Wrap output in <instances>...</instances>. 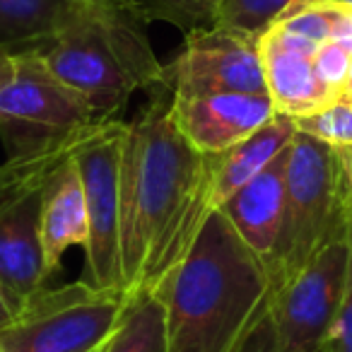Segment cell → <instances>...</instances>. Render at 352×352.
Masks as SVG:
<instances>
[{
    "mask_svg": "<svg viewBox=\"0 0 352 352\" xmlns=\"http://www.w3.org/2000/svg\"><path fill=\"white\" fill-rule=\"evenodd\" d=\"M155 294L164 307L166 352H236L270 311L273 280L215 210Z\"/></svg>",
    "mask_w": 352,
    "mask_h": 352,
    "instance_id": "7a4b0ae2",
    "label": "cell"
},
{
    "mask_svg": "<svg viewBox=\"0 0 352 352\" xmlns=\"http://www.w3.org/2000/svg\"><path fill=\"white\" fill-rule=\"evenodd\" d=\"M261 58H263L265 87L275 104V111L289 118L311 116V113L326 109L336 99L314 68L311 51H304L280 36L270 27L258 41Z\"/></svg>",
    "mask_w": 352,
    "mask_h": 352,
    "instance_id": "4fadbf2b",
    "label": "cell"
},
{
    "mask_svg": "<svg viewBox=\"0 0 352 352\" xmlns=\"http://www.w3.org/2000/svg\"><path fill=\"white\" fill-rule=\"evenodd\" d=\"M311 3H338V6L352 8V0H294L289 10H294V8H302V6H311Z\"/></svg>",
    "mask_w": 352,
    "mask_h": 352,
    "instance_id": "484cf974",
    "label": "cell"
},
{
    "mask_svg": "<svg viewBox=\"0 0 352 352\" xmlns=\"http://www.w3.org/2000/svg\"><path fill=\"white\" fill-rule=\"evenodd\" d=\"M142 20L174 25L184 34L215 27L222 0H131Z\"/></svg>",
    "mask_w": 352,
    "mask_h": 352,
    "instance_id": "ac0fdd59",
    "label": "cell"
},
{
    "mask_svg": "<svg viewBox=\"0 0 352 352\" xmlns=\"http://www.w3.org/2000/svg\"><path fill=\"white\" fill-rule=\"evenodd\" d=\"M292 145V142H289ZM289 147L220 208L246 246L268 265L283 230Z\"/></svg>",
    "mask_w": 352,
    "mask_h": 352,
    "instance_id": "7c38bea8",
    "label": "cell"
},
{
    "mask_svg": "<svg viewBox=\"0 0 352 352\" xmlns=\"http://www.w3.org/2000/svg\"><path fill=\"white\" fill-rule=\"evenodd\" d=\"M342 162V171H345V184H347V193H350V208H352V147H342L338 150Z\"/></svg>",
    "mask_w": 352,
    "mask_h": 352,
    "instance_id": "d4e9b609",
    "label": "cell"
},
{
    "mask_svg": "<svg viewBox=\"0 0 352 352\" xmlns=\"http://www.w3.org/2000/svg\"><path fill=\"white\" fill-rule=\"evenodd\" d=\"M145 25L131 0H78L56 34L34 51L87 99L99 121H118L133 94L164 85V65Z\"/></svg>",
    "mask_w": 352,
    "mask_h": 352,
    "instance_id": "3957f363",
    "label": "cell"
},
{
    "mask_svg": "<svg viewBox=\"0 0 352 352\" xmlns=\"http://www.w3.org/2000/svg\"><path fill=\"white\" fill-rule=\"evenodd\" d=\"M294 135H297L294 118L278 113L246 140L236 142L220 155H212V208L220 210L239 188H244L251 179H256L280 152L287 150Z\"/></svg>",
    "mask_w": 352,
    "mask_h": 352,
    "instance_id": "9a60e30c",
    "label": "cell"
},
{
    "mask_svg": "<svg viewBox=\"0 0 352 352\" xmlns=\"http://www.w3.org/2000/svg\"><path fill=\"white\" fill-rule=\"evenodd\" d=\"M157 89L123 135L121 278L128 294L155 292L215 212L212 155L198 152L182 135L169 92Z\"/></svg>",
    "mask_w": 352,
    "mask_h": 352,
    "instance_id": "6da1fadb",
    "label": "cell"
},
{
    "mask_svg": "<svg viewBox=\"0 0 352 352\" xmlns=\"http://www.w3.org/2000/svg\"><path fill=\"white\" fill-rule=\"evenodd\" d=\"M0 352H6V350H3V345H0Z\"/></svg>",
    "mask_w": 352,
    "mask_h": 352,
    "instance_id": "f1b7e54d",
    "label": "cell"
},
{
    "mask_svg": "<svg viewBox=\"0 0 352 352\" xmlns=\"http://www.w3.org/2000/svg\"><path fill=\"white\" fill-rule=\"evenodd\" d=\"M17 314H20V307H17L15 299L6 292V287L0 285V331L10 326V323L15 321Z\"/></svg>",
    "mask_w": 352,
    "mask_h": 352,
    "instance_id": "cb8c5ba5",
    "label": "cell"
},
{
    "mask_svg": "<svg viewBox=\"0 0 352 352\" xmlns=\"http://www.w3.org/2000/svg\"><path fill=\"white\" fill-rule=\"evenodd\" d=\"M294 128H297V133L326 142L333 150L352 147V97L342 94L340 99L328 104L321 111L294 118Z\"/></svg>",
    "mask_w": 352,
    "mask_h": 352,
    "instance_id": "ffe728a7",
    "label": "cell"
},
{
    "mask_svg": "<svg viewBox=\"0 0 352 352\" xmlns=\"http://www.w3.org/2000/svg\"><path fill=\"white\" fill-rule=\"evenodd\" d=\"M41 188L0 206V285L20 309L49 280L41 244Z\"/></svg>",
    "mask_w": 352,
    "mask_h": 352,
    "instance_id": "8fae6325",
    "label": "cell"
},
{
    "mask_svg": "<svg viewBox=\"0 0 352 352\" xmlns=\"http://www.w3.org/2000/svg\"><path fill=\"white\" fill-rule=\"evenodd\" d=\"M169 109L182 135L203 155L230 150L278 116L270 94L232 92L196 99L171 97Z\"/></svg>",
    "mask_w": 352,
    "mask_h": 352,
    "instance_id": "30bf717a",
    "label": "cell"
},
{
    "mask_svg": "<svg viewBox=\"0 0 352 352\" xmlns=\"http://www.w3.org/2000/svg\"><path fill=\"white\" fill-rule=\"evenodd\" d=\"M97 126L102 121L87 99L34 49L10 51L0 73V138L8 160L70 150Z\"/></svg>",
    "mask_w": 352,
    "mask_h": 352,
    "instance_id": "277c9868",
    "label": "cell"
},
{
    "mask_svg": "<svg viewBox=\"0 0 352 352\" xmlns=\"http://www.w3.org/2000/svg\"><path fill=\"white\" fill-rule=\"evenodd\" d=\"M41 244L49 278L60 270V261L70 246L87 249L89 244L87 201L73 152L58 162L41 188Z\"/></svg>",
    "mask_w": 352,
    "mask_h": 352,
    "instance_id": "5bb4252c",
    "label": "cell"
},
{
    "mask_svg": "<svg viewBox=\"0 0 352 352\" xmlns=\"http://www.w3.org/2000/svg\"><path fill=\"white\" fill-rule=\"evenodd\" d=\"M345 97H352V63H350V73H347V82H345Z\"/></svg>",
    "mask_w": 352,
    "mask_h": 352,
    "instance_id": "4316f807",
    "label": "cell"
},
{
    "mask_svg": "<svg viewBox=\"0 0 352 352\" xmlns=\"http://www.w3.org/2000/svg\"><path fill=\"white\" fill-rule=\"evenodd\" d=\"M258 41L225 27L188 32L174 60L164 65L162 87L176 99L268 94Z\"/></svg>",
    "mask_w": 352,
    "mask_h": 352,
    "instance_id": "9c48e42d",
    "label": "cell"
},
{
    "mask_svg": "<svg viewBox=\"0 0 352 352\" xmlns=\"http://www.w3.org/2000/svg\"><path fill=\"white\" fill-rule=\"evenodd\" d=\"M102 352H166L162 299L155 292L135 294L126 318Z\"/></svg>",
    "mask_w": 352,
    "mask_h": 352,
    "instance_id": "e0dca14e",
    "label": "cell"
},
{
    "mask_svg": "<svg viewBox=\"0 0 352 352\" xmlns=\"http://www.w3.org/2000/svg\"><path fill=\"white\" fill-rule=\"evenodd\" d=\"M321 352H352V261L340 309H338L336 318H333L331 328H328Z\"/></svg>",
    "mask_w": 352,
    "mask_h": 352,
    "instance_id": "7402d4cb",
    "label": "cell"
},
{
    "mask_svg": "<svg viewBox=\"0 0 352 352\" xmlns=\"http://www.w3.org/2000/svg\"><path fill=\"white\" fill-rule=\"evenodd\" d=\"M8 56H10V51L0 49V73H3V68H6V63H8Z\"/></svg>",
    "mask_w": 352,
    "mask_h": 352,
    "instance_id": "83f0119b",
    "label": "cell"
},
{
    "mask_svg": "<svg viewBox=\"0 0 352 352\" xmlns=\"http://www.w3.org/2000/svg\"><path fill=\"white\" fill-rule=\"evenodd\" d=\"M350 63H352V46L342 44V41H336V39L323 44L321 49L316 51V56H314L316 75L333 94H338V97L345 94Z\"/></svg>",
    "mask_w": 352,
    "mask_h": 352,
    "instance_id": "44dd1931",
    "label": "cell"
},
{
    "mask_svg": "<svg viewBox=\"0 0 352 352\" xmlns=\"http://www.w3.org/2000/svg\"><path fill=\"white\" fill-rule=\"evenodd\" d=\"M126 123L109 121L92 128L75 145L73 160L82 179L89 217L87 283L121 289V155Z\"/></svg>",
    "mask_w": 352,
    "mask_h": 352,
    "instance_id": "52a82bcc",
    "label": "cell"
},
{
    "mask_svg": "<svg viewBox=\"0 0 352 352\" xmlns=\"http://www.w3.org/2000/svg\"><path fill=\"white\" fill-rule=\"evenodd\" d=\"M236 352H285L278 342V333H275V323L270 311L261 318L258 326L249 333V338L236 347Z\"/></svg>",
    "mask_w": 352,
    "mask_h": 352,
    "instance_id": "603a6c76",
    "label": "cell"
},
{
    "mask_svg": "<svg viewBox=\"0 0 352 352\" xmlns=\"http://www.w3.org/2000/svg\"><path fill=\"white\" fill-rule=\"evenodd\" d=\"M294 0H222L215 27H225L236 34L261 39Z\"/></svg>",
    "mask_w": 352,
    "mask_h": 352,
    "instance_id": "d6986e66",
    "label": "cell"
},
{
    "mask_svg": "<svg viewBox=\"0 0 352 352\" xmlns=\"http://www.w3.org/2000/svg\"><path fill=\"white\" fill-rule=\"evenodd\" d=\"M78 0H0V49H36L56 34Z\"/></svg>",
    "mask_w": 352,
    "mask_h": 352,
    "instance_id": "2e32d148",
    "label": "cell"
},
{
    "mask_svg": "<svg viewBox=\"0 0 352 352\" xmlns=\"http://www.w3.org/2000/svg\"><path fill=\"white\" fill-rule=\"evenodd\" d=\"M352 230V208L338 150L297 133L289 145L283 230L268 261L273 292L323 244Z\"/></svg>",
    "mask_w": 352,
    "mask_h": 352,
    "instance_id": "5b68a950",
    "label": "cell"
},
{
    "mask_svg": "<svg viewBox=\"0 0 352 352\" xmlns=\"http://www.w3.org/2000/svg\"><path fill=\"white\" fill-rule=\"evenodd\" d=\"M135 294L80 280L41 287L15 321L0 331L6 352H102L126 318Z\"/></svg>",
    "mask_w": 352,
    "mask_h": 352,
    "instance_id": "8992f818",
    "label": "cell"
},
{
    "mask_svg": "<svg viewBox=\"0 0 352 352\" xmlns=\"http://www.w3.org/2000/svg\"><path fill=\"white\" fill-rule=\"evenodd\" d=\"M352 261V230L323 244L273 292L270 316L285 352H321L340 309Z\"/></svg>",
    "mask_w": 352,
    "mask_h": 352,
    "instance_id": "ba28073f",
    "label": "cell"
}]
</instances>
